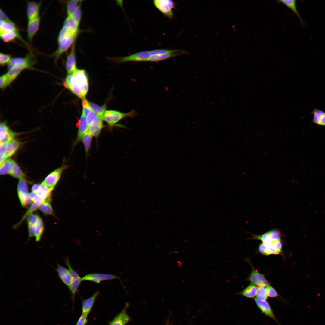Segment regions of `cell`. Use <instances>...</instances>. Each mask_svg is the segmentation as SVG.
I'll return each instance as SVG.
<instances>
[{
  "label": "cell",
  "mask_w": 325,
  "mask_h": 325,
  "mask_svg": "<svg viewBox=\"0 0 325 325\" xmlns=\"http://www.w3.org/2000/svg\"><path fill=\"white\" fill-rule=\"evenodd\" d=\"M77 36L70 34L58 42L57 49L52 55L56 60L58 59L63 53L72 46L75 43Z\"/></svg>",
  "instance_id": "8992f818"
},
{
  "label": "cell",
  "mask_w": 325,
  "mask_h": 325,
  "mask_svg": "<svg viewBox=\"0 0 325 325\" xmlns=\"http://www.w3.org/2000/svg\"><path fill=\"white\" fill-rule=\"evenodd\" d=\"M248 280L253 284L258 286L265 287L269 285L268 282L265 278L264 276L253 268L252 269Z\"/></svg>",
  "instance_id": "e0dca14e"
},
{
  "label": "cell",
  "mask_w": 325,
  "mask_h": 325,
  "mask_svg": "<svg viewBox=\"0 0 325 325\" xmlns=\"http://www.w3.org/2000/svg\"><path fill=\"white\" fill-rule=\"evenodd\" d=\"M39 216L36 214H32L27 218V222L28 225L36 226Z\"/></svg>",
  "instance_id": "7bdbcfd3"
},
{
  "label": "cell",
  "mask_w": 325,
  "mask_h": 325,
  "mask_svg": "<svg viewBox=\"0 0 325 325\" xmlns=\"http://www.w3.org/2000/svg\"><path fill=\"white\" fill-rule=\"evenodd\" d=\"M10 175L14 178L19 179L24 178V174L15 162H14Z\"/></svg>",
  "instance_id": "8d00e7d4"
},
{
  "label": "cell",
  "mask_w": 325,
  "mask_h": 325,
  "mask_svg": "<svg viewBox=\"0 0 325 325\" xmlns=\"http://www.w3.org/2000/svg\"><path fill=\"white\" fill-rule=\"evenodd\" d=\"M137 115V113L135 110H132L128 113H123L112 110H107L104 114L103 120L111 126L115 125L123 118L126 117L133 118Z\"/></svg>",
  "instance_id": "7a4b0ae2"
},
{
  "label": "cell",
  "mask_w": 325,
  "mask_h": 325,
  "mask_svg": "<svg viewBox=\"0 0 325 325\" xmlns=\"http://www.w3.org/2000/svg\"><path fill=\"white\" fill-rule=\"evenodd\" d=\"M17 135V133L11 130L5 121L1 123L0 124V142H8L14 139Z\"/></svg>",
  "instance_id": "4fadbf2b"
},
{
  "label": "cell",
  "mask_w": 325,
  "mask_h": 325,
  "mask_svg": "<svg viewBox=\"0 0 325 325\" xmlns=\"http://www.w3.org/2000/svg\"><path fill=\"white\" fill-rule=\"evenodd\" d=\"M150 56L149 51H143L129 56L114 58V60L118 63L129 62H146Z\"/></svg>",
  "instance_id": "52a82bcc"
},
{
  "label": "cell",
  "mask_w": 325,
  "mask_h": 325,
  "mask_svg": "<svg viewBox=\"0 0 325 325\" xmlns=\"http://www.w3.org/2000/svg\"><path fill=\"white\" fill-rule=\"evenodd\" d=\"M259 252L262 254L268 255L267 250V247L266 243H262L258 247Z\"/></svg>",
  "instance_id": "681fc988"
},
{
  "label": "cell",
  "mask_w": 325,
  "mask_h": 325,
  "mask_svg": "<svg viewBox=\"0 0 325 325\" xmlns=\"http://www.w3.org/2000/svg\"><path fill=\"white\" fill-rule=\"evenodd\" d=\"M70 34H72L70 33L67 28L65 26H63L58 35V42Z\"/></svg>",
  "instance_id": "b9f144b4"
},
{
  "label": "cell",
  "mask_w": 325,
  "mask_h": 325,
  "mask_svg": "<svg viewBox=\"0 0 325 325\" xmlns=\"http://www.w3.org/2000/svg\"><path fill=\"white\" fill-rule=\"evenodd\" d=\"M65 264L69 270L71 276V281L70 285L68 288L71 293L73 304L72 309L73 308L74 303L76 294L82 282V278L72 268L68 257L65 259Z\"/></svg>",
  "instance_id": "3957f363"
},
{
  "label": "cell",
  "mask_w": 325,
  "mask_h": 325,
  "mask_svg": "<svg viewBox=\"0 0 325 325\" xmlns=\"http://www.w3.org/2000/svg\"><path fill=\"white\" fill-rule=\"evenodd\" d=\"M64 86L82 100L85 98L89 89L87 73L84 69H77L67 75L63 82Z\"/></svg>",
  "instance_id": "6da1fadb"
},
{
  "label": "cell",
  "mask_w": 325,
  "mask_h": 325,
  "mask_svg": "<svg viewBox=\"0 0 325 325\" xmlns=\"http://www.w3.org/2000/svg\"><path fill=\"white\" fill-rule=\"evenodd\" d=\"M154 6L166 17L172 19L174 17L173 9L175 7V3L172 0H155L153 1Z\"/></svg>",
  "instance_id": "5b68a950"
},
{
  "label": "cell",
  "mask_w": 325,
  "mask_h": 325,
  "mask_svg": "<svg viewBox=\"0 0 325 325\" xmlns=\"http://www.w3.org/2000/svg\"><path fill=\"white\" fill-rule=\"evenodd\" d=\"M63 26L67 28L71 34L78 36L79 26L76 23L72 17H67L63 23Z\"/></svg>",
  "instance_id": "4316f807"
},
{
  "label": "cell",
  "mask_w": 325,
  "mask_h": 325,
  "mask_svg": "<svg viewBox=\"0 0 325 325\" xmlns=\"http://www.w3.org/2000/svg\"><path fill=\"white\" fill-rule=\"evenodd\" d=\"M77 126L78 128L77 133L73 144V148L81 141L83 135L88 131V124L86 116L82 113L77 124Z\"/></svg>",
  "instance_id": "9c48e42d"
},
{
  "label": "cell",
  "mask_w": 325,
  "mask_h": 325,
  "mask_svg": "<svg viewBox=\"0 0 325 325\" xmlns=\"http://www.w3.org/2000/svg\"><path fill=\"white\" fill-rule=\"evenodd\" d=\"M103 120L97 116L96 118L88 124V131L96 138H98L103 127Z\"/></svg>",
  "instance_id": "2e32d148"
},
{
  "label": "cell",
  "mask_w": 325,
  "mask_h": 325,
  "mask_svg": "<svg viewBox=\"0 0 325 325\" xmlns=\"http://www.w3.org/2000/svg\"><path fill=\"white\" fill-rule=\"evenodd\" d=\"M89 104L92 110L98 116L103 120L104 114L106 111L105 105L100 106L94 103L89 102Z\"/></svg>",
  "instance_id": "d6a6232c"
},
{
  "label": "cell",
  "mask_w": 325,
  "mask_h": 325,
  "mask_svg": "<svg viewBox=\"0 0 325 325\" xmlns=\"http://www.w3.org/2000/svg\"><path fill=\"white\" fill-rule=\"evenodd\" d=\"M257 288L256 295L257 298L262 300H266L268 296L266 292V287L263 286H258Z\"/></svg>",
  "instance_id": "f35d334b"
},
{
  "label": "cell",
  "mask_w": 325,
  "mask_h": 325,
  "mask_svg": "<svg viewBox=\"0 0 325 325\" xmlns=\"http://www.w3.org/2000/svg\"><path fill=\"white\" fill-rule=\"evenodd\" d=\"M256 303L262 313L276 321L273 312L268 303L266 300H262L255 298Z\"/></svg>",
  "instance_id": "44dd1931"
},
{
  "label": "cell",
  "mask_w": 325,
  "mask_h": 325,
  "mask_svg": "<svg viewBox=\"0 0 325 325\" xmlns=\"http://www.w3.org/2000/svg\"><path fill=\"white\" fill-rule=\"evenodd\" d=\"M29 239L34 237L35 226L28 225Z\"/></svg>",
  "instance_id": "816d5d0a"
},
{
  "label": "cell",
  "mask_w": 325,
  "mask_h": 325,
  "mask_svg": "<svg viewBox=\"0 0 325 325\" xmlns=\"http://www.w3.org/2000/svg\"><path fill=\"white\" fill-rule=\"evenodd\" d=\"M166 325H172L171 324H169V320H168L167 322Z\"/></svg>",
  "instance_id": "11a10c76"
},
{
  "label": "cell",
  "mask_w": 325,
  "mask_h": 325,
  "mask_svg": "<svg viewBox=\"0 0 325 325\" xmlns=\"http://www.w3.org/2000/svg\"><path fill=\"white\" fill-rule=\"evenodd\" d=\"M11 83L6 73L1 76L0 78V87L1 89H4Z\"/></svg>",
  "instance_id": "60d3db41"
},
{
  "label": "cell",
  "mask_w": 325,
  "mask_h": 325,
  "mask_svg": "<svg viewBox=\"0 0 325 325\" xmlns=\"http://www.w3.org/2000/svg\"><path fill=\"white\" fill-rule=\"evenodd\" d=\"M1 39L5 42H9L14 40L16 38H20L17 32H7L0 33Z\"/></svg>",
  "instance_id": "836d02e7"
},
{
  "label": "cell",
  "mask_w": 325,
  "mask_h": 325,
  "mask_svg": "<svg viewBox=\"0 0 325 325\" xmlns=\"http://www.w3.org/2000/svg\"><path fill=\"white\" fill-rule=\"evenodd\" d=\"M15 161L9 158L0 164V174L1 175H10Z\"/></svg>",
  "instance_id": "484cf974"
},
{
  "label": "cell",
  "mask_w": 325,
  "mask_h": 325,
  "mask_svg": "<svg viewBox=\"0 0 325 325\" xmlns=\"http://www.w3.org/2000/svg\"><path fill=\"white\" fill-rule=\"evenodd\" d=\"M21 144L20 142L15 139L8 142L5 147L3 154L0 156V164L14 155L19 149Z\"/></svg>",
  "instance_id": "ba28073f"
},
{
  "label": "cell",
  "mask_w": 325,
  "mask_h": 325,
  "mask_svg": "<svg viewBox=\"0 0 325 325\" xmlns=\"http://www.w3.org/2000/svg\"><path fill=\"white\" fill-rule=\"evenodd\" d=\"M277 252L279 253L281 252L282 243L281 239L271 242Z\"/></svg>",
  "instance_id": "bcb514c9"
},
{
  "label": "cell",
  "mask_w": 325,
  "mask_h": 325,
  "mask_svg": "<svg viewBox=\"0 0 325 325\" xmlns=\"http://www.w3.org/2000/svg\"><path fill=\"white\" fill-rule=\"evenodd\" d=\"M17 186V193L18 198L22 206H25L26 201L28 197L27 183L25 178L19 179Z\"/></svg>",
  "instance_id": "8fae6325"
},
{
  "label": "cell",
  "mask_w": 325,
  "mask_h": 325,
  "mask_svg": "<svg viewBox=\"0 0 325 325\" xmlns=\"http://www.w3.org/2000/svg\"><path fill=\"white\" fill-rule=\"evenodd\" d=\"M81 3L80 4L76 9L72 17L78 26H79L80 24L82 16V11L81 6Z\"/></svg>",
  "instance_id": "ab89813d"
},
{
  "label": "cell",
  "mask_w": 325,
  "mask_h": 325,
  "mask_svg": "<svg viewBox=\"0 0 325 325\" xmlns=\"http://www.w3.org/2000/svg\"><path fill=\"white\" fill-rule=\"evenodd\" d=\"M311 123L318 125L325 126V112L316 108L312 111Z\"/></svg>",
  "instance_id": "7402d4cb"
},
{
  "label": "cell",
  "mask_w": 325,
  "mask_h": 325,
  "mask_svg": "<svg viewBox=\"0 0 325 325\" xmlns=\"http://www.w3.org/2000/svg\"><path fill=\"white\" fill-rule=\"evenodd\" d=\"M129 306L128 303L122 311L109 323V325H126L131 320L130 316L127 313V309Z\"/></svg>",
  "instance_id": "7c38bea8"
},
{
  "label": "cell",
  "mask_w": 325,
  "mask_h": 325,
  "mask_svg": "<svg viewBox=\"0 0 325 325\" xmlns=\"http://www.w3.org/2000/svg\"><path fill=\"white\" fill-rule=\"evenodd\" d=\"M51 192L48 188L42 183L40 184L36 195L37 197L45 200L50 197Z\"/></svg>",
  "instance_id": "e575fe53"
},
{
  "label": "cell",
  "mask_w": 325,
  "mask_h": 325,
  "mask_svg": "<svg viewBox=\"0 0 325 325\" xmlns=\"http://www.w3.org/2000/svg\"><path fill=\"white\" fill-rule=\"evenodd\" d=\"M187 52L185 50H181L179 51L176 52L165 54H163L150 56L147 61L152 62H158L160 61L165 60L168 59L185 54Z\"/></svg>",
  "instance_id": "603a6c76"
},
{
  "label": "cell",
  "mask_w": 325,
  "mask_h": 325,
  "mask_svg": "<svg viewBox=\"0 0 325 325\" xmlns=\"http://www.w3.org/2000/svg\"><path fill=\"white\" fill-rule=\"evenodd\" d=\"M93 137V136L88 131L83 135L81 140L87 156L91 147Z\"/></svg>",
  "instance_id": "4dcf8cb0"
},
{
  "label": "cell",
  "mask_w": 325,
  "mask_h": 325,
  "mask_svg": "<svg viewBox=\"0 0 325 325\" xmlns=\"http://www.w3.org/2000/svg\"><path fill=\"white\" fill-rule=\"evenodd\" d=\"M55 270L60 279L69 288L71 281V276L69 269L57 263Z\"/></svg>",
  "instance_id": "9a60e30c"
},
{
  "label": "cell",
  "mask_w": 325,
  "mask_h": 325,
  "mask_svg": "<svg viewBox=\"0 0 325 325\" xmlns=\"http://www.w3.org/2000/svg\"><path fill=\"white\" fill-rule=\"evenodd\" d=\"M99 293V292L97 291L89 298L85 299H82V314L88 316Z\"/></svg>",
  "instance_id": "ac0fdd59"
},
{
  "label": "cell",
  "mask_w": 325,
  "mask_h": 325,
  "mask_svg": "<svg viewBox=\"0 0 325 325\" xmlns=\"http://www.w3.org/2000/svg\"><path fill=\"white\" fill-rule=\"evenodd\" d=\"M0 20L12 23H14L5 14L1 9L0 10Z\"/></svg>",
  "instance_id": "f907efd6"
},
{
  "label": "cell",
  "mask_w": 325,
  "mask_h": 325,
  "mask_svg": "<svg viewBox=\"0 0 325 325\" xmlns=\"http://www.w3.org/2000/svg\"><path fill=\"white\" fill-rule=\"evenodd\" d=\"M40 19L39 16L32 19L28 20L27 27V36L31 41L38 31L39 26Z\"/></svg>",
  "instance_id": "d6986e66"
},
{
  "label": "cell",
  "mask_w": 325,
  "mask_h": 325,
  "mask_svg": "<svg viewBox=\"0 0 325 325\" xmlns=\"http://www.w3.org/2000/svg\"><path fill=\"white\" fill-rule=\"evenodd\" d=\"M266 243L267 245L268 255L270 254H279L271 242Z\"/></svg>",
  "instance_id": "7dc6e473"
},
{
  "label": "cell",
  "mask_w": 325,
  "mask_h": 325,
  "mask_svg": "<svg viewBox=\"0 0 325 325\" xmlns=\"http://www.w3.org/2000/svg\"><path fill=\"white\" fill-rule=\"evenodd\" d=\"M75 43L71 47L66 62L65 67L67 75L72 74L77 69Z\"/></svg>",
  "instance_id": "5bb4252c"
},
{
  "label": "cell",
  "mask_w": 325,
  "mask_h": 325,
  "mask_svg": "<svg viewBox=\"0 0 325 325\" xmlns=\"http://www.w3.org/2000/svg\"><path fill=\"white\" fill-rule=\"evenodd\" d=\"M40 184H36L32 185L31 188L32 192L36 194Z\"/></svg>",
  "instance_id": "f5cc1de1"
},
{
  "label": "cell",
  "mask_w": 325,
  "mask_h": 325,
  "mask_svg": "<svg viewBox=\"0 0 325 325\" xmlns=\"http://www.w3.org/2000/svg\"><path fill=\"white\" fill-rule=\"evenodd\" d=\"M28 197L31 200L34 202L37 196L36 193L32 192L29 193Z\"/></svg>",
  "instance_id": "db71d44e"
},
{
  "label": "cell",
  "mask_w": 325,
  "mask_h": 325,
  "mask_svg": "<svg viewBox=\"0 0 325 325\" xmlns=\"http://www.w3.org/2000/svg\"><path fill=\"white\" fill-rule=\"evenodd\" d=\"M277 2L282 3L291 10L298 17L301 26L303 27L305 25V23L302 19L298 11L296 8V1L295 0H278Z\"/></svg>",
  "instance_id": "cb8c5ba5"
},
{
  "label": "cell",
  "mask_w": 325,
  "mask_h": 325,
  "mask_svg": "<svg viewBox=\"0 0 325 325\" xmlns=\"http://www.w3.org/2000/svg\"><path fill=\"white\" fill-rule=\"evenodd\" d=\"M41 5L40 2L37 3L34 2H28L26 13L28 20L39 16Z\"/></svg>",
  "instance_id": "ffe728a7"
},
{
  "label": "cell",
  "mask_w": 325,
  "mask_h": 325,
  "mask_svg": "<svg viewBox=\"0 0 325 325\" xmlns=\"http://www.w3.org/2000/svg\"><path fill=\"white\" fill-rule=\"evenodd\" d=\"M119 278L112 274L99 273H91L87 274L82 278V281H89L99 283L102 281L110 280Z\"/></svg>",
  "instance_id": "30bf717a"
},
{
  "label": "cell",
  "mask_w": 325,
  "mask_h": 325,
  "mask_svg": "<svg viewBox=\"0 0 325 325\" xmlns=\"http://www.w3.org/2000/svg\"><path fill=\"white\" fill-rule=\"evenodd\" d=\"M266 290L268 296L274 297H277L278 296V293L276 290L270 285L266 287Z\"/></svg>",
  "instance_id": "f6af8a7d"
},
{
  "label": "cell",
  "mask_w": 325,
  "mask_h": 325,
  "mask_svg": "<svg viewBox=\"0 0 325 325\" xmlns=\"http://www.w3.org/2000/svg\"><path fill=\"white\" fill-rule=\"evenodd\" d=\"M44 230V223L42 219L39 216L35 226L34 237L36 242L39 241Z\"/></svg>",
  "instance_id": "f546056e"
},
{
  "label": "cell",
  "mask_w": 325,
  "mask_h": 325,
  "mask_svg": "<svg viewBox=\"0 0 325 325\" xmlns=\"http://www.w3.org/2000/svg\"><path fill=\"white\" fill-rule=\"evenodd\" d=\"M50 197L43 200L39 205L38 208L45 214L53 215V209L49 200Z\"/></svg>",
  "instance_id": "f1b7e54d"
},
{
  "label": "cell",
  "mask_w": 325,
  "mask_h": 325,
  "mask_svg": "<svg viewBox=\"0 0 325 325\" xmlns=\"http://www.w3.org/2000/svg\"><path fill=\"white\" fill-rule=\"evenodd\" d=\"M88 321L87 316L82 314L78 319L76 325H86Z\"/></svg>",
  "instance_id": "c3c4849f"
},
{
  "label": "cell",
  "mask_w": 325,
  "mask_h": 325,
  "mask_svg": "<svg viewBox=\"0 0 325 325\" xmlns=\"http://www.w3.org/2000/svg\"><path fill=\"white\" fill-rule=\"evenodd\" d=\"M257 288L253 284H250L242 291L237 294L243 296L248 298H252L256 295Z\"/></svg>",
  "instance_id": "1f68e13d"
},
{
  "label": "cell",
  "mask_w": 325,
  "mask_h": 325,
  "mask_svg": "<svg viewBox=\"0 0 325 325\" xmlns=\"http://www.w3.org/2000/svg\"><path fill=\"white\" fill-rule=\"evenodd\" d=\"M181 50L160 49L152 50L149 51V52L150 56H152L178 52L180 51Z\"/></svg>",
  "instance_id": "74e56055"
},
{
  "label": "cell",
  "mask_w": 325,
  "mask_h": 325,
  "mask_svg": "<svg viewBox=\"0 0 325 325\" xmlns=\"http://www.w3.org/2000/svg\"><path fill=\"white\" fill-rule=\"evenodd\" d=\"M68 167L67 165L63 164L49 173L42 183L52 191L60 180L63 172Z\"/></svg>",
  "instance_id": "277c9868"
},
{
  "label": "cell",
  "mask_w": 325,
  "mask_h": 325,
  "mask_svg": "<svg viewBox=\"0 0 325 325\" xmlns=\"http://www.w3.org/2000/svg\"><path fill=\"white\" fill-rule=\"evenodd\" d=\"M82 2L81 0H77L67 1L66 5L67 17H72L76 9Z\"/></svg>",
  "instance_id": "83f0119b"
},
{
  "label": "cell",
  "mask_w": 325,
  "mask_h": 325,
  "mask_svg": "<svg viewBox=\"0 0 325 325\" xmlns=\"http://www.w3.org/2000/svg\"><path fill=\"white\" fill-rule=\"evenodd\" d=\"M11 59L10 55L0 53V64L1 65H3L8 63H9Z\"/></svg>",
  "instance_id": "ee69618b"
},
{
  "label": "cell",
  "mask_w": 325,
  "mask_h": 325,
  "mask_svg": "<svg viewBox=\"0 0 325 325\" xmlns=\"http://www.w3.org/2000/svg\"><path fill=\"white\" fill-rule=\"evenodd\" d=\"M10 31H17L14 24L0 20V33Z\"/></svg>",
  "instance_id": "d590c367"
},
{
  "label": "cell",
  "mask_w": 325,
  "mask_h": 325,
  "mask_svg": "<svg viewBox=\"0 0 325 325\" xmlns=\"http://www.w3.org/2000/svg\"><path fill=\"white\" fill-rule=\"evenodd\" d=\"M42 202V201L39 199L38 198H36L29 209L22 216L20 221L14 226V228H16L20 226L26 218H27L30 215L32 214L33 212L36 210L38 208L39 205Z\"/></svg>",
  "instance_id": "d4e9b609"
}]
</instances>
